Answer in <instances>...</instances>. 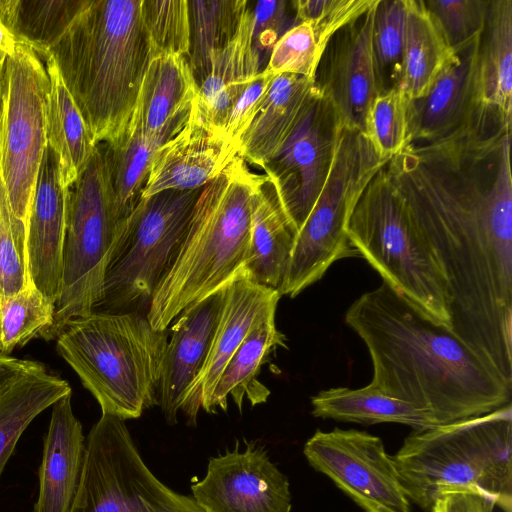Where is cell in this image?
<instances>
[{"mask_svg":"<svg viewBox=\"0 0 512 512\" xmlns=\"http://www.w3.org/2000/svg\"><path fill=\"white\" fill-rule=\"evenodd\" d=\"M47 56L95 143L114 139L134 112L151 58L142 0H84Z\"/></svg>","mask_w":512,"mask_h":512,"instance_id":"3","label":"cell"},{"mask_svg":"<svg viewBox=\"0 0 512 512\" xmlns=\"http://www.w3.org/2000/svg\"><path fill=\"white\" fill-rule=\"evenodd\" d=\"M324 50L313 26L307 21L297 22L274 45L265 70L275 75L293 74L314 81Z\"/></svg>","mask_w":512,"mask_h":512,"instance_id":"41","label":"cell"},{"mask_svg":"<svg viewBox=\"0 0 512 512\" xmlns=\"http://www.w3.org/2000/svg\"><path fill=\"white\" fill-rule=\"evenodd\" d=\"M275 316L276 312L260 320L229 359L213 390L210 414H215L218 408L226 411L229 395L240 412L244 397L252 406L266 402L269 390L256 376L271 351L286 346L284 335L276 327Z\"/></svg>","mask_w":512,"mask_h":512,"instance_id":"29","label":"cell"},{"mask_svg":"<svg viewBox=\"0 0 512 512\" xmlns=\"http://www.w3.org/2000/svg\"><path fill=\"white\" fill-rule=\"evenodd\" d=\"M259 178L236 156L203 186L178 252L151 299L146 317L154 329L167 330L187 307L239 278Z\"/></svg>","mask_w":512,"mask_h":512,"instance_id":"4","label":"cell"},{"mask_svg":"<svg viewBox=\"0 0 512 512\" xmlns=\"http://www.w3.org/2000/svg\"><path fill=\"white\" fill-rule=\"evenodd\" d=\"M237 155V148L198 117L188 121L154 152L141 198L164 190L202 188Z\"/></svg>","mask_w":512,"mask_h":512,"instance_id":"19","label":"cell"},{"mask_svg":"<svg viewBox=\"0 0 512 512\" xmlns=\"http://www.w3.org/2000/svg\"><path fill=\"white\" fill-rule=\"evenodd\" d=\"M347 233L359 256L384 283L433 321L450 329L445 276L385 165L359 197Z\"/></svg>","mask_w":512,"mask_h":512,"instance_id":"7","label":"cell"},{"mask_svg":"<svg viewBox=\"0 0 512 512\" xmlns=\"http://www.w3.org/2000/svg\"><path fill=\"white\" fill-rule=\"evenodd\" d=\"M407 101L395 87L378 94L368 110L364 135L383 159L390 160L406 145Z\"/></svg>","mask_w":512,"mask_h":512,"instance_id":"40","label":"cell"},{"mask_svg":"<svg viewBox=\"0 0 512 512\" xmlns=\"http://www.w3.org/2000/svg\"><path fill=\"white\" fill-rule=\"evenodd\" d=\"M454 54L423 0H405L399 87L407 100L423 97Z\"/></svg>","mask_w":512,"mask_h":512,"instance_id":"31","label":"cell"},{"mask_svg":"<svg viewBox=\"0 0 512 512\" xmlns=\"http://www.w3.org/2000/svg\"><path fill=\"white\" fill-rule=\"evenodd\" d=\"M48 93L45 63L16 41L0 72V169L12 210L26 230L47 145Z\"/></svg>","mask_w":512,"mask_h":512,"instance_id":"12","label":"cell"},{"mask_svg":"<svg viewBox=\"0 0 512 512\" xmlns=\"http://www.w3.org/2000/svg\"><path fill=\"white\" fill-rule=\"evenodd\" d=\"M248 2L246 0L188 1L190 50L187 60L197 86L210 74L217 56L234 39Z\"/></svg>","mask_w":512,"mask_h":512,"instance_id":"34","label":"cell"},{"mask_svg":"<svg viewBox=\"0 0 512 512\" xmlns=\"http://www.w3.org/2000/svg\"><path fill=\"white\" fill-rule=\"evenodd\" d=\"M142 18L149 39L151 57L159 54H177L188 58V1L142 0Z\"/></svg>","mask_w":512,"mask_h":512,"instance_id":"39","label":"cell"},{"mask_svg":"<svg viewBox=\"0 0 512 512\" xmlns=\"http://www.w3.org/2000/svg\"><path fill=\"white\" fill-rule=\"evenodd\" d=\"M197 90L186 57L177 54L152 56L133 114L148 137L164 144L188 121Z\"/></svg>","mask_w":512,"mask_h":512,"instance_id":"23","label":"cell"},{"mask_svg":"<svg viewBox=\"0 0 512 512\" xmlns=\"http://www.w3.org/2000/svg\"><path fill=\"white\" fill-rule=\"evenodd\" d=\"M39 364L0 353V399L17 380Z\"/></svg>","mask_w":512,"mask_h":512,"instance_id":"47","label":"cell"},{"mask_svg":"<svg viewBox=\"0 0 512 512\" xmlns=\"http://www.w3.org/2000/svg\"><path fill=\"white\" fill-rule=\"evenodd\" d=\"M388 161L362 132L342 126L327 179L294 238L281 295L294 298L334 262L360 257L348 236V222L362 192Z\"/></svg>","mask_w":512,"mask_h":512,"instance_id":"8","label":"cell"},{"mask_svg":"<svg viewBox=\"0 0 512 512\" xmlns=\"http://www.w3.org/2000/svg\"><path fill=\"white\" fill-rule=\"evenodd\" d=\"M476 100L512 124V0H488L479 37Z\"/></svg>","mask_w":512,"mask_h":512,"instance_id":"27","label":"cell"},{"mask_svg":"<svg viewBox=\"0 0 512 512\" xmlns=\"http://www.w3.org/2000/svg\"><path fill=\"white\" fill-rule=\"evenodd\" d=\"M410 502L430 512L450 493H473L512 511V406L413 430L392 456Z\"/></svg>","mask_w":512,"mask_h":512,"instance_id":"5","label":"cell"},{"mask_svg":"<svg viewBox=\"0 0 512 512\" xmlns=\"http://www.w3.org/2000/svg\"><path fill=\"white\" fill-rule=\"evenodd\" d=\"M124 220L115 212L104 153L98 143L85 169L68 187L61 290L45 340L56 339L71 319L91 314L100 299Z\"/></svg>","mask_w":512,"mask_h":512,"instance_id":"9","label":"cell"},{"mask_svg":"<svg viewBox=\"0 0 512 512\" xmlns=\"http://www.w3.org/2000/svg\"><path fill=\"white\" fill-rule=\"evenodd\" d=\"M276 76L265 69L259 72L231 109L222 135L236 148L240 137L263 106Z\"/></svg>","mask_w":512,"mask_h":512,"instance_id":"45","label":"cell"},{"mask_svg":"<svg viewBox=\"0 0 512 512\" xmlns=\"http://www.w3.org/2000/svg\"><path fill=\"white\" fill-rule=\"evenodd\" d=\"M448 46L460 51L481 34L488 0H423Z\"/></svg>","mask_w":512,"mask_h":512,"instance_id":"42","label":"cell"},{"mask_svg":"<svg viewBox=\"0 0 512 512\" xmlns=\"http://www.w3.org/2000/svg\"><path fill=\"white\" fill-rule=\"evenodd\" d=\"M303 454L365 512H411L393 457L378 436L338 427L317 430Z\"/></svg>","mask_w":512,"mask_h":512,"instance_id":"13","label":"cell"},{"mask_svg":"<svg viewBox=\"0 0 512 512\" xmlns=\"http://www.w3.org/2000/svg\"><path fill=\"white\" fill-rule=\"evenodd\" d=\"M490 499L473 493H450L438 499L430 512H493Z\"/></svg>","mask_w":512,"mask_h":512,"instance_id":"46","label":"cell"},{"mask_svg":"<svg viewBox=\"0 0 512 512\" xmlns=\"http://www.w3.org/2000/svg\"><path fill=\"white\" fill-rule=\"evenodd\" d=\"M202 188L164 190L141 198L124 220L100 299L91 313L147 315L153 294L178 252Z\"/></svg>","mask_w":512,"mask_h":512,"instance_id":"10","label":"cell"},{"mask_svg":"<svg viewBox=\"0 0 512 512\" xmlns=\"http://www.w3.org/2000/svg\"><path fill=\"white\" fill-rule=\"evenodd\" d=\"M60 356L99 403L102 414L139 418L158 405L165 331L140 313H91L68 321L56 337Z\"/></svg>","mask_w":512,"mask_h":512,"instance_id":"6","label":"cell"},{"mask_svg":"<svg viewBox=\"0 0 512 512\" xmlns=\"http://www.w3.org/2000/svg\"><path fill=\"white\" fill-rule=\"evenodd\" d=\"M115 212L126 219L141 200L151 158L162 144L151 139L132 114L112 140L101 142Z\"/></svg>","mask_w":512,"mask_h":512,"instance_id":"32","label":"cell"},{"mask_svg":"<svg viewBox=\"0 0 512 512\" xmlns=\"http://www.w3.org/2000/svg\"><path fill=\"white\" fill-rule=\"evenodd\" d=\"M222 299L223 289L193 303L171 327L158 386V405L170 424L177 423L185 395L206 360Z\"/></svg>","mask_w":512,"mask_h":512,"instance_id":"20","label":"cell"},{"mask_svg":"<svg viewBox=\"0 0 512 512\" xmlns=\"http://www.w3.org/2000/svg\"><path fill=\"white\" fill-rule=\"evenodd\" d=\"M341 128L331 101L318 90L282 150L263 168L295 236L327 179Z\"/></svg>","mask_w":512,"mask_h":512,"instance_id":"14","label":"cell"},{"mask_svg":"<svg viewBox=\"0 0 512 512\" xmlns=\"http://www.w3.org/2000/svg\"><path fill=\"white\" fill-rule=\"evenodd\" d=\"M510 138L459 130L409 145L386 171L447 282L450 330L512 384Z\"/></svg>","mask_w":512,"mask_h":512,"instance_id":"1","label":"cell"},{"mask_svg":"<svg viewBox=\"0 0 512 512\" xmlns=\"http://www.w3.org/2000/svg\"><path fill=\"white\" fill-rule=\"evenodd\" d=\"M67 207L59 157L47 144L28 219L27 262L31 284L54 305L61 290Z\"/></svg>","mask_w":512,"mask_h":512,"instance_id":"18","label":"cell"},{"mask_svg":"<svg viewBox=\"0 0 512 512\" xmlns=\"http://www.w3.org/2000/svg\"><path fill=\"white\" fill-rule=\"evenodd\" d=\"M210 457L203 479L191 485L192 497L205 512H290L287 477L256 442Z\"/></svg>","mask_w":512,"mask_h":512,"instance_id":"15","label":"cell"},{"mask_svg":"<svg viewBox=\"0 0 512 512\" xmlns=\"http://www.w3.org/2000/svg\"><path fill=\"white\" fill-rule=\"evenodd\" d=\"M72 392L52 405L39 467V492L33 512H69L85 459L82 424L71 404Z\"/></svg>","mask_w":512,"mask_h":512,"instance_id":"22","label":"cell"},{"mask_svg":"<svg viewBox=\"0 0 512 512\" xmlns=\"http://www.w3.org/2000/svg\"><path fill=\"white\" fill-rule=\"evenodd\" d=\"M294 238L275 183L266 173L260 175L253 198L250 241L238 279L279 291Z\"/></svg>","mask_w":512,"mask_h":512,"instance_id":"25","label":"cell"},{"mask_svg":"<svg viewBox=\"0 0 512 512\" xmlns=\"http://www.w3.org/2000/svg\"><path fill=\"white\" fill-rule=\"evenodd\" d=\"M261 71L253 46L248 2L237 34L217 56L210 74L198 86L193 108L201 121L222 134L231 109Z\"/></svg>","mask_w":512,"mask_h":512,"instance_id":"26","label":"cell"},{"mask_svg":"<svg viewBox=\"0 0 512 512\" xmlns=\"http://www.w3.org/2000/svg\"><path fill=\"white\" fill-rule=\"evenodd\" d=\"M479 37L455 52L423 97L407 101L406 144L432 142L445 137L459 127L479 104L475 91Z\"/></svg>","mask_w":512,"mask_h":512,"instance_id":"21","label":"cell"},{"mask_svg":"<svg viewBox=\"0 0 512 512\" xmlns=\"http://www.w3.org/2000/svg\"><path fill=\"white\" fill-rule=\"evenodd\" d=\"M318 89L299 75H277L265 102L237 145V155L262 169L282 150Z\"/></svg>","mask_w":512,"mask_h":512,"instance_id":"24","label":"cell"},{"mask_svg":"<svg viewBox=\"0 0 512 512\" xmlns=\"http://www.w3.org/2000/svg\"><path fill=\"white\" fill-rule=\"evenodd\" d=\"M69 512H205L161 482L143 461L124 420L102 414L86 439Z\"/></svg>","mask_w":512,"mask_h":512,"instance_id":"11","label":"cell"},{"mask_svg":"<svg viewBox=\"0 0 512 512\" xmlns=\"http://www.w3.org/2000/svg\"><path fill=\"white\" fill-rule=\"evenodd\" d=\"M29 285L27 230L12 210L0 169V307Z\"/></svg>","mask_w":512,"mask_h":512,"instance_id":"38","label":"cell"},{"mask_svg":"<svg viewBox=\"0 0 512 512\" xmlns=\"http://www.w3.org/2000/svg\"><path fill=\"white\" fill-rule=\"evenodd\" d=\"M405 22V0H378L372 54L379 94L399 87Z\"/></svg>","mask_w":512,"mask_h":512,"instance_id":"37","label":"cell"},{"mask_svg":"<svg viewBox=\"0 0 512 512\" xmlns=\"http://www.w3.org/2000/svg\"><path fill=\"white\" fill-rule=\"evenodd\" d=\"M280 296L277 289L245 279H235L223 288L208 355L181 407L188 425H196L200 408L209 413L211 396L224 367L252 328L276 312Z\"/></svg>","mask_w":512,"mask_h":512,"instance_id":"17","label":"cell"},{"mask_svg":"<svg viewBox=\"0 0 512 512\" xmlns=\"http://www.w3.org/2000/svg\"><path fill=\"white\" fill-rule=\"evenodd\" d=\"M344 320L367 347L371 384L438 425L511 404L512 384L386 283L357 298Z\"/></svg>","mask_w":512,"mask_h":512,"instance_id":"2","label":"cell"},{"mask_svg":"<svg viewBox=\"0 0 512 512\" xmlns=\"http://www.w3.org/2000/svg\"><path fill=\"white\" fill-rule=\"evenodd\" d=\"M72 392L68 382L39 364L17 380L0 399V476L29 424Z\"/></svg>","mask_w":512,"mask_h":512,"instance_id":"33","label":"cell"},{"mask_svg":"<svg viewBox=\"0 0 512 512\" xmlns=\"http://www.w3.org/2000/svg\"><path fill=\"white\" fill-rule=\"evenodd\" d=\"M378 0L328 41L314 83L334 106L341 125L364 134L368 110L379 94L372 54Z\"/></svg>","mask_w":512,"mask_h":512,"instance_id":"16","label":"cell"},{"mask_svg":"<svg viewBox=\"0 0 512 512\" xmlns=\"http://www.w3.org/2000/svg\"><path fill=\"white\" fill-rule=\"evenodd\" d=\"M289 4L284 0L257 1L250 7L253 46L261 70L265 69L276 42L295 24L289 17Z\"/></svg>","mask_w":512,"mask_h":512,"instance_id":"44","label":"cell"},{"mask_svg":"<svg viewBox=\"0 0 512 512\" xmlns=\"http://www.w3.org/2000/svg\"><path fill=\"white\" fill-rule=\"evenodd\" d=\"M54 306L32 284L9 297L0 307V353L8 355L34 338L46 339Z\"/></svg>","mask_w":512,"mask_h":512,"instance_id":"36","label":"cell"},{"mask_svg":"<svg viewBox=\"0 0 512 512\" xmlns=\"http://www.w3.org/2000/svg\"><path fill=\"white\" fill-rule=\"evenodd\" d=\"M49 77L46 107V138L58 154L61 178L69 187L85 169L96 143L78 107L67 90L54 60L47 56Z\"/></svg>","mask_w":512,"mask_h":512,"instance_id":"30","label":"cell"},{"mask_svg":"<svg viewBox=\"0 0 512 512\" xmlns=\"http://www.w3.org/2000/svg\"><path fill=\"white\" fill-rule=\"evenodd\" d=\"M84 0H0V20L15 41L44 60L79 13Z\"/></svg>","mask_w":512,"mask_h":512,"instance_id":"35","label":"cell"},{"mask_svg":"<svg viewBox=\"0 0 512 512\" xmlns=\"http://www.w3.org/2000/svg\"><path fill=\"white\" fill-rule=\"evenodd\" d=\"M15 40L0 20V72L7 60L12 54L15 46Z\"/></svg>","mask_w":512,"mask_h":512,"instance_id":"48","label":"cell"},{"mask_svg":"<svg viewBox=\"0 0 512 512\" xmlns=\"http://www.w3.org/2000/svg\"><path fill=\"white\" fill-rule=\"evenodd\" d=\"M376 0L292 1L297 22H309L326 47L330 38L349 22L363 15Z\"/></svg>","mask_w":512,"mask_h":512,"instance_id":"43","label":"cell"},{"mask_svg":"<svg viewBox=\"0 0 512 512\" xmlns=\"http://www.w3.org/2000/svg\"><path fill=\"white\" fill-rule=\"evenodd\" d=\"M311 405L312 415L322 419L364 425L397 423L413 430L439 426L429 413L384 393L371 383L358 389L322 390L311 398Z\"/></svg>","mask_w":512,"mask_h":512,"instance_id":"28","label":"cell"}]
</instances>
